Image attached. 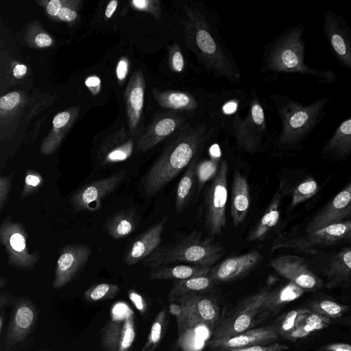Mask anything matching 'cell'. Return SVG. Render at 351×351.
<instances>
[{
	"mask_svg": "<svg viewBox=\"0 0 351 351\" xmlns=\"http://www.w3.org/2000/svg\"><path fill=\"white\" fill-rule=\"evenodd\" d=\"M213 132L206 124L185 126L153 163L143 178L144 193L156 195L199 155Z\"/></svg>",
	"mask_w": 351,
	"mask_h": 351,
	"instance_id": "obj_1",
	"label": "cell"
},
{
	"mask_svg": "<svg viewBox=\"0 0 351 351\" xmlns=\"http://www.w3.org/2000/svg\"><path fill=\"white\" fill-rule=\"evenodd\" d=\"M170 303L177 322L179 346L184 351L201 350L220 321L216 300L202 293L182 296Z\"/></svg>",
	"mask_w": 351,
	"mask_h": 351,
	"instance_id": "obj_2",
	"label": "cell"
},
{
	"mask_svg": "<svg viewBox=\"0 0 351 351\" xmlns=\"http://www.w3.org/2000/svg\"><path fill=\"white\" fill-rule=\"evenodd\" d=\"M282 123L276 143L282 149L300 150L304 141L322 122L331 98L323 96L301 104L286 95H273Z\"/></svg>",
	"mask_w": 351,
	"mask_h": 351,
	"instance_id": "obj_3",
	"label": "cell"
},
{
	"mask_svg": "<svg viewBox=\"0 0 351 351\" xmlns=\"http://www.w3.org/2000/svg\"><path fill=\"white\" fill-rule=\"evenodd\" d=\"M304 31V24L300 23L289 27L275 40L266 59V70L309 76L324 84L336 82L337 74L334 70L317 69L305 63Z\"/></svg>",
	"mask_w": 351,
	"mask_h": 351,
	"instance_id": "obj_4",
	"label": "cell"
},
{
	"mask_svg": "<svg viewBox=\"0 0 351 351\" xmlns=\"http://www.w3.org/2000/svg\"><path fill=\"white\" fill-rule=\"evenodd\" d=\"M181 23L184 28L186 45L201 62L230 82H237L240 74L213 37L205 16L195 8L186 6Z\"/></svg>",
	"mask_w": 351,
	"mask_h": 351,
	"instance_id": "obj_5",
	"label": "cell"
},
{
	"mask_svg": "<svg viewBox=\"0 0 351 351\" xmlns=\"http://www.w3.org/2000/svg\"><path fill=\"white\" fill-rule=\"evenodd\" d=\"M224 252L221 245L193 230L186 237L160 245L145 259L144 265L152 269L180 263L212 267Z\"/></svg>",
	"mask_w": 351,
	"mask_h": 351,
	"instance_id": "obj_6",
	"label": "cell"
},
{
	"mask_svg": "<svg viewBox=\"0 0 351 351\" xmlns=\"http://www.w3.org/2000/svg\"><path fill=\"white\" fill-rule=\"evenodd\" d=\"M351 243V219L330 224L295 236H279L272 250L292 248L306 254H315L321 250L339 244Z\"/></svg>",
	"mask_w": 351,
	"mask_h": 351,
	"instance_id": "obj_7",
	"label": "cell"
},
{
	"mask_svg": "<svg viewBox=\"0 0 351 351\" xmlns=\"http://www.w3.org/2000/svg\"><path fill=\"white\" fill-rule=\"evenodd\" d=\"M134 311L126 302L119 301L110 310V319L101 331L105 351H130L136 339Z\"/></svg>",
	"mask_w": 351,
	"mask_h": 351,
	"instance_id": "obj_8",
	"label": "cell"
},
{
	"mask_svg": "<svg viewBox=\"0 0 351 351\" xmlns=\"http://www.w3.org/2000/svg\"><path fill=\"white\" fill-rule=\"evenodd\" d=\"M228 166L221 162L207 189L205 199V226L211 236L222 234L226 223Z\"/></svg>",
	"mask_w": 351,
	"mask_h": 351,
	"instance_id": "obj_9",
	"label": "cell"
},
{
	"mask_svg": "<svg viewBox=\"0 0 351 351\" xmlns=\"http://www.w3.org/2000/svg\"><path fill=\"white\" fill-rule=\"evenodd\" d=\"M269 291L265 287L245 299L234 312L219 322L211 339L233 336L251 329L257 316L265 311V306Z\"/></svg>",
	"mask_w": 351,
	"mask_h": 351,
	"instance_id": "obj_10",
	"label": "cell"
},
{
	"mask_svg": "<svg viewBox=\"0 0 351 351\" xmlns=\"http://www.w3.org/2000/svg\"><path fill=\"white\" fill-rule=\"evenodd\" d=\"M234 130L237 143L243 150L253 154L261 149L267 132V122L263 107L256 97L252 99L243 119L236 116Z\"/></svg>",
	"mask_w": 351,
	"mask_h": 351,
	"instance_id": "obj_11",
	"label": "cell"
},
{
	"mask_svg": "<svg viewBox=\"0 0 351 351\" xmlns=\"http://www.w3.org/2000/svg\"><path fill=\"white\" fill-rule=\"evenodd\" d=\"M322 29L338 64L351 70V27L341 15L326 10L322 15Z\"/></svg>",
	"mask_w": 351,
	"mask_h": 351,
	"instance_id": "obj_12",
	"label": "cell"
},
{
	"mask_svg": "<svg viewBox=\"0 0 351 351\" xmlns=\"http://www.w3.org/2000/svg\"><path fill=\"white\" fill-rule=\"evenodd\" d=\"M0 241L8 254L9 263L14 267L29 269L39 261V253L29 252L27 234L21 223L4 220L0 226Z\"/></svg>",
	"mask_w": 351,
	"mask_h": 351,
	"instance_id": "obj_13",
	"label": "cell"
},
{
	"mask_svg": "<svg viewBox=\"0 0 351 351\" xmlns=\"http://www.w3.org/2000/svg\"><path fill=\"white\" fill-rule=\"evenodd\" d=\"M270 266L280 276L306 291H315L325 287L324 281L298 256L282 255L270 261Z\"/></svg>",
	"mask_w": 351,
	"mask_h": 351,
	"instance_id": "obj_14",
	"label": "cell"
},
{
	"mask_svg": "<svg viewBox=\"0 0 351 351\" xmlns=\"http://www.w3.org/2000/svg\"><path fill=\"white\" fill-rule=\"evenodd\" d=\"M125 171L87 184L76 193L71 199V203L76 212L95 210L101 205V200L114 191L123 182Z\"/></svg>",
	"mask_w": 351,
	"mask_h": 351,
	"instance_id": "obj_15",
	"label": "cell"
},
{
	"mask_svg": "<svg viewBox=\"0 0 351 351\" xmlns=\"http://www.w3.org/2000/svg\"><path fill=\"white\" fill-rule=\"evenodd\" d=\"M91 250L83 244H70L60 251L52 287L58 289L71 282L88 260Z\"/></svg>",
	"mask_w": 351,
	"mask_h": 351,
	"instance_id": "obj_16",
	"label": "cell"
},
{
	"mask_svg": "<svg viewBox=\"0 0 351 351\" xmlns=\"http://www.w3.org/2000/svg\"><path fill=\"white\" fill-rule=\"evenodd\" d=\"M351 217V182L320 208L307 223L305 232L346 221Z\"/></svg>",
	"mask_w": 351,
	"mask_h": 351,
	"instance_id": "obj_17",
	"label": "cell"
},
{
	"mask_svg": "<svg viewBox=\"0 0 351 351\" xmlns=\"http://www.w3.org/2000/svg\"><path fill=\"white\" fill-rule=\"evenodd\" d=\"M184 123V117L174 111L158 115L138 138V151L144 152L150 149L174 132L183 129Z\"/></svg>",
	"mask_w": 351,
	"mask_h": 351,
	"instance_id": "obj_18",
	"label": "cell"
},
{
	"mask_svg": "<svg viewBox=\"0 0 351 351\" xmlns=\"http://www.w3.org/2000/svg\"><path fill=\"white\" fill-rule=\"evenodd\" d=\"M37 319V311L28 300L18 301L12 312L5 346L11 349L22 342L32 332Z\"/></svg>",
	"mask_w": 351,
	"mask_h": 351,
	"instance_id": "obj_19",
	"label": "cell"
},
{
	"mask_svg": "<svg viewBox=\"0 0 351 351\" xmlns=\"http://www.w3.org/2000/svg\"><path fill=\"white\" fill-rule=\"evenodd\" d=\"M262 261V255L256 250L228 258L212 267L208 275L215 282H226L244 276Z\"/></svg>",
	"mask_w": 351,
	"mask_h": 351,
	"instance_id": "obj_20",
	"label": "cell"
},
{
	"mask_svg": "<svg viewBox=\"0 0 351 351\" xmlns=\"http://www.w3.org/2000/svg\"><path fill=\"white\" fill-rule=\"evenodd\" d=\"M278 337V335L271 325L251 328L230 337L210 339L206 346L214 350L241 348L269 344Z\"/></svg>",
	"mask_w": 351,
	"mask_h": 351,
	"instance_id": "obj_21",
	"label": "cell"
},
{
	"mask_svg": "<svg viewBox=\"0 0 351 351\" xmlns=\"http://www.w3.org/2000/svg\"><path fill=\"white\" fill-rule=\"evenodd\" d=\"M325 287H345L351 283V243L330 254L324 267Z\"/></svg>",
	"mask_w": 351,
	"mask_h": 351,
	"instance_id": "obj_22",
	"label": "cell"
},
{
	"mask_svg": "<svg viewBox=\"0 0 351 351\" xmlns=\"http://www.w3.org/2000/svg\"><path fill=\"white\" fill-rule=\"evenodd\" d=\"M145 81L141 69L136 71L130 77L125 91V102L130 132L138 131L143 108Z\"/></svg>",
	"mask_w": 351,
	"mask_h": 351,
	"instance_id": "obj_23",
	"label": "cell"
},
{
	"mask_svg": "<svg viewBox=\"0 0 351 351\" xmlns=\"http://www.w3.org/2000/svg\"><path fill=\"white\" fill-rule=\"evenodd\" d=\"M166 222L165 217L134 240L125 256L126 264L134 265L145 260L160 245Z\"/></svg>",
	"mask_w": 351,
	"mask_h": 351,
	"instance_id": "obj_24",
	"label": "cell"
},
{
	"mask_svg": "<svg viewBox=\"0 0 351 351\" xmlns=\"http://www.w3.org/2000/svg\"><path fill=\"white\" fill-rule=\"evenodd\" d=\"M321 154L324 159L345 160L351 156V115L342 121L324 144Z\"/></svg>",
	"mask_w": 351,
	"mask_h": 351,
	"instance_id": "obj_25",
	"label": "cell"
},
{
	"mask_svg": "<svg viewBox=\"0 0 351 351\" xmlns=\"http://www.w3.org/2000/svg\"><path fill=\"white\" fill-rule=\"evenodd\" d=\"M287 190L286 182H281L262 217L249 232L247 241L251 242L265 240L277 225L280 219L281 202Z\"/></svg>",
	"mask_w": 351,
	"mask_h": 351,
	"instance_id": "obj_26",
	"label": "cell"
},
{
	"mask_svg": "<svg viewBox=\"0 0 351 351\" xmlns=\"http://www.w3.org/2000/svg\"><path fill=\"white\" fill-rule=\"evenodd\" d=\"M134 142L124 129L109 136L101 143L99 154L103 165L126 160L132 154Z\"/></svg>",
	"mask_w": 351,
	"mask_h": 351,
	"instance_id": "obj_27",
	"label": "cell"
},
{
	"mask_svg": "<svg viewBox=\"0 0 351 351\" xmlns=\"http://www.w3.org/2000/svg\"><path fill=\"white\" fill-rule=\"evenodd\" d=\"M250 205V188L247 181L239 171L234 174L232 185L230 213L234 228L244 222Z\"/></svg>",
	"mask_w": 351,
	"mask_h": 351,
	"instance_id": "obj_28",
	"label": "cell"
},
{
	"mask_svg": "<svg viewBox=\"0 0 351 351\" xmlns=\"http://www.w3.org/2000/svg\"><path fill=\"white\" fill-rule=\"evenodd\" d=\"M77 110L75 111L73 109L65 110L54 117L52 121L53 128L41 144L40 152L42 154L50 155L56 150L66 131L77 117Z\"/></svg>",
	"mask_w": 351,
	"mask_h": 351,
	"instance_id": "obj_29",
	"label": "cell"
},
{
	"mask_svg": "<svg viewBox=\"0 0 351 351\" xmlns=\"http://www.w3.org/2000/svg\"><path fill=\"white\" fill-rule=\"evenodd\" d=\"M210 267H202L194 265H169L152 269L149 274L151 280H181L193 277L208 275Z\"/></svg>",
	"mask_w": 351,
	"mask_h": 351,
	"instance_id": "obj_30",
	"label": "cell"
},
{
	"mask_svg": "<svg viewBox=\"0 0 351 351\" xmlns=\"http://www.w3.org/2000/svg\"><path fill=\"white\" fill-rule=\"evenodd\" d=\"M197 155L189 165L176 189L175 210L181 213L189 204L195 193L197 180Z\"/></svg>",
	"mask_w": 351,
	"mask_h": 351,
	"instance_id": "obj_31",
	"label": "cell"
},
{
	"mask_svg": "<svg viewBox=\"0 0 351 351\" xmlns=\"http://www.w3.org/2000/svg\"><path fill=\"white\" fill-rule=\"evenodd\" d=\"M214 280L208 275L174 281L169 293V302L185 295L202 294L213 289Z\"/></svg>",
	"mask_w": 351,
	"mask_h": 351,
	"instance_id": "obj_32",
	"label": "cell"
},
{
	"mask_svg": "<svg viewBox=\"0 0 351 351\" xmlns=\"http://www.w3.org/2000/svg\"><path fill=\"white\" fill-rule=\"evenodd\" d=\"M153 95L160 106L171 111H191L198 106L195 98L186 92L155 89Z\"/></svg>",
	"mask_w": 351,
	"mask_h": 351,
	"instance_id": "obj_33",
	"label": "cell"
},
{
	"mask_svg": "<svg viewBox=\"0 0 351 351\" xmlns=\"http://www.w3.org/2000/svg\"><path fill=\"white\" fill-rule=\"evenodd\" d=\"M138 224L136 210H123L112 215L106 221L105 228L108 234L115 239H122L132 233Z\"/></svg>",
	"mask_w": 351,
	"mask_h": 351,
	"instance_id": "obj_34",
	"label": "cell"
},
{
	"mask_svg": "<svg viewBox=\"0 0 351 351\" xmlns=\"http://www.w3.org/2000/svg\"><path fill=\"white\" fill-rule=\"evenodd\" d=\"M304 292L302 289L291 282L274 290H270L265 302V311L276 313L287 303L301 297Z\"/></svg>",
	"mask_w": 351,
	"mask_h": 351,
	"instance_id": "obj_35",
	"label": "cell"
},
{
	"mask_svg": "<svg viewBox=\"0 0 351 351\" xmlns=\"http://www.w3.org/2000/svg\"><path fill=\"white\" fill-rule=\"evenodd\" d=\"M328 317L311 312L306 313L295 329L285 339L298 340L307 337L311 333L322 330L331 324Z\"/></svg>",
	"mask_w": 351,
	"mask_h": 351,
	"instance_id": "obj_36",
	"label": "cell"
},
{
	"mask_svg": "<svg viewBox=\"0 0 351 351\" xmlns=\"http://www.w3.org/2000/svg\"><path fill=\"white\" fill-rule=\"evenodd\" d=\"M306 308L313 313L330 319L340 318L350 310L349 306L338 303L330 298L324 296L310 301Z\"/></svg>",
	"mask_w": 351,
	"mask_h": 351,
	"instance_id": "obj_37",
	"label": "cell"
},
{
	"mask_svg": "<svg viewBox=\"0 0 351 351\" xmlns=\"http://www.w3.org/2000/svg\"><path fill=\"white\" fill-rule=\"evenodd\" d=\"M308 311L306 307L290 311L280 317L272 326L278 336L285 338L295 329L304 315Z\"/></svg>",
	"mask_w": 351,
	"mask_h": 351,
	"instance_id": "obj_38",
	"label": "cell"
},
{
	"mask_svg": "<svg viewBox=\"0 0 351 351\" xmlns=\"http://www.w3.org/2000/svg\"><path fill=\"white\" fill-rule=\"evenodd\" d=\"M318 190L319 184L313 178H305L293 189L289 209L291 210L309 199L317 193Z\"/></svg>",
	"mask_w": 351,
	"mask_h": 351,
	"instance_id": "obj_39",
	"label": "cell"
},
{
	"mask_svg": "<svg viewBox=\"0 0 351 351\" xmlns=\"http://www.w3.org/2000/svg\"><path fill=\"white\" fill-rule=\"evenodd\" d=\"M166 317L165 309L161 310L157 314L141 351H154L156 349L163 336L166 326Z\"/></svg>",
	"mask_w": 351,
	"mask_h": 351,
	"instance_id": "obj_40",
	"label": "cell"
},
{
	"mask_svg": "<svg viewBox=\"0 0 351 351\" xmlns=\"http://www.w3.org/2000/svg\"><path fill=\"white\" fill-rule=\"evenodd\" d=\"M120 291L116 284L99 283L90 287L84 293V298L90 302L106 300L114 298Z\"/></svg>",
	"mask_w": 351,
	"mask_h": 351,
	"instance_id": "obj_41",
	"label": "cell"
},
{
	"mask_svg": "<svg viewBox=\"0 0 351 351\" xmlns=\"http://www.w3.org/2000/svg\"><path fill=\"white\" fill-rule=\"evenodd\" d=\"M44 183V178L41 174L34 170L28 169L25 172L23 187L21 191V197H28L37 192Z\"/></svg>",
	"mask_w": 351,
	"mask_h": 351,
	"instance_id": "obj_42",
	"label": "cell"
},
{
	"mask_svg": "<svg viewBox=\"0 0 351 351\" xmlns=\"http://www.w3.org/2000/svg\"><path fill=\"white\" fill-rule=\"evenodd\" d=\"M131 3L136 10L149 13L157 20L161 19V5L159 0H134Z\"/></svg>",
	"mask_w": 351,
	"mask_h": 351,
	"instance_id": "obj_43",
	"label": "cell"
},
{
	"mask_svg": "<svg viewBox=\"0 0 351 351\" xmlns=\"http://www.w3.org/2000/svg\"><path fill=\"white\" fill-rule=\"evenodd\" d=\"M169 63L175 73H181L184 70V59L180 45L176 43L169 47Z\"/></svg>",
	"mask_w": 351,
	"mask_h": 351,
	"instance_id": "obj_44",
	"label": "cell"
},
{
	"mask_svg": "<svg viewBox=\"0 0 351 351\" xmlns=\"http://www.w3.org/2000/svg\"><path fill=\"white\" fill-rule=\"evenodd\" d=\"M288 346L278 343H271L266 345H257L245 348L215 350L216 351H285Z\"/></svg>",
	"mask_w": 351,
	"mask_h": 351,
	"instance_id": "obj_45",
	"label": "cell"
},
{
	"mask_svg": "<svg viewBox=\"0 0 351 351\" xmlns=\"http://www.w3.org/2000/svg\"><path fill=\"white\" fill-rule=\"evenodd\" d=\"M21 101V95L18 92H11L0 98L1 113L14 109Z\"/></svg>",
	"mask_w": 351,
	"mask_h": 351,
	"instance_id": "obj_46",
	"label": "cell"
},
{
	"mask_svg": "<svg viewBox=\"0 0 351 351\" xmlns=\"http://www.w3.org/2000/svg\"><path fill=\"white\" fill-rule=\"evenodd\" d=\"M14 173L7 176L0 177V210L5 206L8 197L12 186V180Z\"/></svg>",
	"mask_w": 351,
	"mask_h": 351,
	"instance_id": "obj_47",
	"label": "cell"
},
{
	"mask_svg": "<svg viewBox=\"0 0 351 351\" xmlns=\"http://www.w3.org/2000/svg\"><path fill=\"white\" fill-rule=\"evenodd\" d=\"M70 3H71V1H63L62 7L56 18L66 22L73 21L77 18V13L75 8L76 6L73 7L72 5H71Z\"/></svg>",
	"mask_w": 351,
	"mask_h": 351,
	"instance_id": "obj_48",
	"label": "cell"
},
{
	"mask_svg": "<svg viewBox=\"0 0 351 351\" xmlns=\"http://www.w3.org/2000/svg\"><path fill=\"white\" fill-rule=\"evenodd\" d=\"M128 298L135 308L141 314H143L145 312L147 308L146 302L138 292L134 289H130L128 291Z\"/></svg>",
	"mask_w": 351,
	"mask_h": 351,
	"instance_id": "obj_49",
	"label": "cell"
},
{
	"mask_svg": "<svg viewBox=\"0 0 351 351\" xmlns=\"http://www.w3.org/2000/svg\"><path fill=\"white\" fill-rule=\"evenodd\" d=\"M128 66L127 58H123L119 61L116 69V73L119 82H123L125 80L128 74Z\"/></svg>",
	"mask_w": 351,
	"mask_h": 351,
	"instance_id": "obj_50",
	"label": "cell"
},
{
	"mask_svg": "<svg viewBox=\"0 0 351 351\" xmlns=\"http://www.w3.org/2000/svg\"><path fill=\"white\" fill-rule=\"evenodd\" d=\"M319 351H351V344L333 343L322 346Z\"/></svg>",
	"mask_w": 351,
	"mask_h": 351,
	"instance_id": "obj_51",
	"label": "cell"
},
{
	"mask_svg": "<svg viewBox=\"0 0 351 351\" xmlns=\"http://www.w3.org/2000/svg\"><path fill=\"white\" fill-rule=\"evenodd\" d=\"M34 43L38 47H47L52 45V38L46 33L38 34L35 38Z\"/></svg>",
	"mask_w": 351,
	"mask_h": 351,
	"instance_id": "obj_52",
	"label": "cell"
},
{
	"mask_svg": "<svg viewBox=\"0 0 351 351\" xmlns=\"http://www.w3.org/2000/svg\"><path fill=\"white\" fill-rule=\"evenodd\" d=\"M63 5V1L51 0L47 5V12L51 16L56 17Z\"/></svg>",
	"mask_w": 351,
	"mask_h": 351,
	"instance_id": "obj_53",
	"label": "cell"
},
{
	"mask_svg": "<svg viewBox=\"0 0 351 351\" xmlns=\"http://www.w3.org/2000/svg\"><path fill=\"white\" fill-rule=\"evenodd\" d=\"M100 82V79L98 77L90 76L86 80L85 84L92 90L93 93H95V89L97 92L99 89Z\"/></svg>",
	"mask_w": 351,
	"mask_h": 351,
	"instance_id": "obj_54",
	"label": "cell"
},
{
	"mask_svg": "<svg viewBox=\"0 0 351 351\" xmlns=\"http://www.w3.org/2000/svg\"><path fill=\"white\" fill-rule=\"evenodd\" d=\"M27 73V66L25 64H16L13 69V75L16 78L23 77Z\"/></svg>",
	"mask_w": 351,
	"mask_h": 351,
	"instance_id": "obj_55",
	"label": "cell"
},
{
	"mask_svg": "<svg viewBox=\"0 0 351 351\" xmlns=\"http://www.w3.org/2000/svg\"><path fill=\"white\" fill-rule=\"evenodd\" d=\"M331 322L351 327V313L340 318L331 319Z\"/></svg>",
	"mask_w": 351,
	"mask_h": 351,
	"instance_id": "obj_56",
	"label": "cell"
},
{
	"mask_svg": "<svg viewBox=\"0 0 351 351\" xmlns=\"http://www.w3.org/2000/svg\"><path fill=\"white\" fill-rule=\"evenodd\" d=\"M117 5L118 2L115 0L110 1L108 3L105 11V16L107 18H110L112 16L113 13L117 9Z\"/></svg>",
	"mask_w": 351,
	"mask_h": 351,
	"instance_id": "obj_57",
	"label": "cell"
},
{
	"mask_svg": "<svg viewBox=\"0 0 351 351\" xmlns=\"http://www.w3.org/2000/svg\"><path fill=\"white\" fill-rule=\"evenodd\" d=\"M8 302V299L5 295H1L0 297V308H2Z\"/></svg>",
	"mask_w": 351,
	"mask_h": 351,
	"instance_id": "obj_58",
	"label": "cell"
},
{
	"mask_svg": "<svg viewBox=\"0 0 351 351\" xmlns=\"http://www.w3.org/2000/svg\"><path fill=\"white\" fill-rule=\"evenodd\" d=\"M7 284V279L4 277L0 278V288L3 289Z\"/></svg>",
	"mask_w": 351,
	"mask_h": 351,
	"instance_id": "obj_59",
	"label": "cell"
},
{
	"mask_svg": "<svg viewBox=\"0 0 351 351\" xmlns=\"http://www.w3.org/2000/svg\"><path fill=\"white\" fill-rule=\"evenodd\" d=\"M3 323H4V318H3V315H1V316H0V331H1V332H2V330H3Z\"/></svg>",
	"mask_w": 351,
	"mask_h": 351,
	"instance_id": "obj_60",
	"label": "cell"
},
{
	"mask_svg": "<svg viewBox=\"0 0 351 351\" xmlns=\"http://www.w3.org/2000/svg\"><path fill=\"white\" fill-rule=\"evenodd\" d=\"M226 109H227L228 112H232V110H234V105L233 104H228L227 106Z\"/></svg>",
	"mask_w": 351,
	"mask_h": 351,
	"instance_id": "obj_61",
	"label": "cell"
}]
</instances>
